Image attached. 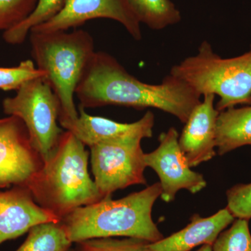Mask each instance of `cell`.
<instances>
[{
    "instance_id": "cell-26",
    "label": "cell",
    "mask_w": 251,
    "mask_h": 251,
    "mask_svg": "<svg viewBox=\"0 0 251 251\" xmlns=\"http://www.w3.org/2000/svg\"><path fill=\"white\" fill-rule=\"evenodd\" d=\"M76 251L72 250V249H69V251Z\"/></svg>"
},
{
    "instance_id": "cell-22",
    "label": "cell",
    "mask_w": 251,
    "mask_h": 251,
    "mask_svg": "<svg viewBox=\"0 0 251 251\" xmlns=\"http://www.w3.org/2000/svg\"><path fill=\"white\" fill-rule=\"evenodd\" d=\"M38 0H0V31H8L26 19Z\"/></svg>"
},
{
    "instance_id": "cell-13",
    "label": "cell",
    "mask_w": 251,
    "mask_h": 251,
    "mask_svg": "<svg viewBox=\"0 0 251 251\" xmlns=\"http://www.w3.org/2000/svg\"><path fill=\"white\" fill-rule=\"evenodd\" d=\"M185 123L179 145L191 168L216 156V126L219 112L214 106L215 95L206 94Z\"/></svg>"
},
{
    "instance_id": "cell-21",
    "label": "cell",
    "mask_w": 251,
    "mask_h": 251,
    "mask_svg": "<svg viewBox=\"0 0 251 251\" xmlns=\"http://www.w3.org/2000/svg\"><path fill=\"white\" fill-rule=\"evenodd\" d=\"M76 244V251H151L149 247L150 242L135 238H97Z\"/></svg>"
},
{
    "instance_id": "cell-1",
    "label": "cell",
    "mask_w": 251,
    "mask_h": 251,
    "mask_svg": "<svg viewBox=\"0 0 251 251\" xmlns=\"http://www.w3.org/2000/svg\"><path fill=\"white\" fill-rule=\"evenodd\" d=\"M75 95L84 109L107 105L156 108L183 124L201 102V96L177 77L170 74L158 85L145 83L105 52H96Z\"/></svg>"
},
{
    "instance_id": "cell-8",
    "label": "cell",
    "mask_w": 251,
    "mask_h": 251,
    "mask_svg": "<svg viewBox=\"0 0 251 251\" xmlns=\"http://www.w3.org/2000/svg\"><path fill=\"white\" fill-rule=\"evenodd\" d=\"M21 119H0V188L28 186L44 166Z\"/></svg>"
},
{
    "instance_id": "cell-10",
    "label": "cell",
    "mask_w": 251,
    "mask_h": 251,
    "mask_svg": "<svg viewBox=\"0 0 251 251\" xmlns=\"http://www.w3.org/2000/svg\"><path fill=\"white\" fill-rule=\"evenodd\" d=\"M96 18H108L121 23L135 40L142 39L140 23L126 0H64L62 9L54 17L30 31H67Z\"/></svg>"
},
{
    "instance_id": "cell-3",
    "label": "cell",
    "mask_w": 251,
    "mask_h": 251,
    "mask_svg": "<svg viewBox=\"0 0 251 251\" xmlns=\"http://www.w3.org/2000/svg\"><path fill=\"white\" fill-rule=\"evenodd\" d=\"M89 152L70 131L27 187L41 207L62 220L81 206L104 199L88 171Z\"/></svg>"
},
{
    "instance_id": "cell-14",
    "label": "cell",
    "mask_w": 251,
    "mask_h": 251,
    "mask_svg": "<svg viewBox=\"0 0 251 251\" xmlns=\"http://www.w3.org/2000/svg\"><path fill=\"white\" fill-rule=\"evenodd\" d=\"M235 220L227 207L209 217L194 214L184 229L149 244L151 251H190L198 246H212L219 234Z\"/></svg>"
},
{
    "instance_id": "cell-19",
    "label": "cell",
    "mask_w": 251,
    "mask_h": 251,
    "mask_svg": "<svg viewBox=\"0 0 251 251\" xmlns=\"http://www.w3.org/2000/svg\"><path fill=\"white\" fill-rule=\"evenodd\" d=\"M249 220L235 219L232 226L223 231L212 245L213 251H251Z\"/></svg>"
},
{
    "instance_id": "cell-20",
    "label": "cell",
    "mask_w": 251,
    "mask_h": 251,
    "mask_svg": "<svg viewBox=\"0 0 251 251\" xmlns=\"http://www.w3.org/2000/svg\"><path fill=\"white\" fill-rule=\"evenodd\" d=\"M46 76L30 59L23 61L16 67H0V90L17 91L28 81Z\"/></svg>"
},
{
    "instance_id": "cell-7",
    "label": "cell",
    "mask_w": 251,
    "mask_h": 251,
    "mask_svg": "<svg viewBox=\"0 0 251 251\" xmlns=\"http://www.w3.org/2000/svg\"><path fill=\"white\" fill-rule=\"evenodd\" d=\"M141 141L128 139L90 147L94 181L104 198L133 185L148 184Z\"/></svg>"
},
{
    "instance_id": "cell-17",
    "label": "cell",
    "mask_w": 251,
    "mask_h": 251,
    "mask_svg": "<svg viewBox=\"0 0 251 251\" xmlns=\"http://www.w3.org/2000/svg\"><path fill=\"white\" fill-rule=\"evenodd\" d=\"M72 242L62 222H49L31 227L25 242L16 251H68Z\"/></svg>"
},
{
    "instance_id": "cell-5",
    "label": "cell",
    "mask_w": 251,
    "mask_h": 251,
    "mask_svg": "<svg viewBox=\"0 0 251 251\" xmlns=\"http://www.w3.org/2000/svg\"><path fill=\"white\" fill-rule=\"evenodd\" d=\"M170 74L184 81L201 96H219L216 105L219 112L246 105L251 97V49L238 57L222 58L204 41L196 55L173 66Z\"/></svg>"
},
{
    "instance_id": "cell-2",
    "label": "cell",
    "mask_w": 251,
    "mask_h": 251,
    "mask_svg": "<svg viewBox=\"0 0 251 251\" xmlns=\"http://www.w3.org/2000/svg\"><path fill=\"white\" fill-rule=\"evenodd\" d=\"M159 182L120 200L112 196L77 208L61 220L72 243L97 238L126 237L150 243L164 238L152 219V209L161 196Z\"/></svg>"
},
{
    "instance_id": "cell-24",
    "label": "cell",
    "mask_w": 251,
    "mask_h": 251,
    "mask_svg": "<svg viewBox=\"0 0 251 251\" xmlns=\"http://www.w3.org/2000/svg\"><path fill=\"white\" fill-rule=\"evenodd\" d=\"M197 251H213L212 246L207 245V244L202 245V247L200 248Z\"/></svg>"
},
{
    "instance_id": "cell-25",
    "label": "cell",
    "mask_w": 251,
    "mask_h": 251,
    "mask_svg": "<svg viewBox=\"0 0 251 251\" xmlns=\"http://www.w3.org/2000/svg\"><path fill=\"white\" fill-rule=\"evenodd\" d=\"M246 105H251V97L249 99V100H248L247 103Z\"/></svg>"
},
{
    "instance_id": "cell-16",
    "label": "cell",
    "mask_w": 251,
    "mask_h": 251,
    "mask_svg": "<svg viewBox=\"0 0 251 251\" xmlns=\"http://www.w3.org/2000/svg\"><path fill=\"white\" fill-rule=\"evenodd\" d=\"M140 23L160 30L179 23L181 14L171 0H126Z\"/></svg>"
},
{
    "instance_id": "cell-12",
    "label": "cell",
    "mask_w": 251,
    "mask_h": 251,
    "mask_svg": "<svg viewBox=\"0 0 251 251\" xmlns=\"http://www.w3.org/2000/svg\"><path fill=\"white\" fill-rule=\"evenodd\" d=\"M59 221L37 204L27 186L0 191V245L21 237L37 225Z\"/></svg>"
},
{
    "instance_id": "cell-6",
    "label": "cell",
    "mask_w": 251,
    "mask_h": 251,
    "mask_svg": "<svg viewBox=\"0 0 251 251\" xmlns=\"http://www.w3.org/2000/svg\"><path fill=\"white\" fill-rule=\"evenodd\" d=\"M3 111L21 119L31 143L46 161L55 151L65 130L58 126L59 99L45 77H38L21 86L14 97L5 98Z\"/></svg>"
},
{
    "instance_id": "cell-15",
    "label": "cell",
    "mask_w": 251,
    "mask_h": 251,
    "mask_svg": "<svg viewBox=\"0 0 251 251\" xmlns=\"http://www.w3.org/2000/svg\"><path fill=\"white\" fill-rule=\"evenodd\" d=\"M245 145L251 146V105L220 112L216 126L218 154L223 156Z\"/></svg>"
},
{
    "instance_id": "cell-23",
    "label": "cell",
    "mask_w": 251,
    "mask_h": 251,
    "mask_svg": "<svg viewBox=\"0 0 251 251\" xmlns=\"http://www.w3.org/2000/svg\"><path fill=\"white\" fill-rule=\"evenodd\" d=\"M226 196L227 208L235 219H251V183L232 186Z\"/></svg>"
},
{
    "instance_id": "cell-11",
    "label": "cell",
    "mask_w": 251,
    "mask_h": 251,
    "mask_svg": "<svg viewBox=\"0 0 251 251\" xmlns=\"http://www.w3.org/2000/svg\"><path fill=\"white\" fill-rule=\"evenodd\" d=\"M79 116L76 120L62 126L70 131L85 146L100 143L128 139L151 138L154 126V115L148 111L138 121L133 123H120L102 117L92 116L78 107Z\"/></svg>"
},
{
    "instance_id": "cell-18",
    "label": "cell",
    "mask_w": 251,
    "mask_h": 251,
    "mask_svg": "<svg viewBox=\"0 0 251 251\" xmlns=\"http://www.w3.org/2000/svg\"><path fill=\"white\" fill-rule=\"evenodd\" d=\"M64 0H38L35 9L22 23L4 31L3 39L10 45H19L25 41L32 28L54 17L62 9Z\"/></svg>"
},
{
    "instance_id": "cell-4",
    "label": "cell",
    "mask_w": 251,
    "mask_h": 251,
    "mask_svg": "<svg viewBox=\"0 0 251 251\" xmlns=\"http://www.w3.org/2000/svg\"><path fill=\"white\" fill-rule=\"evenodd\" d=\"M29 33L32 58L59 99L62 127L79 116L74 95L96 53L93 37L82 29Z\"/></svg>"
},
{
    "instance_id": "cell-9",
    "label": "cell",
    "mask_w": 251,
    "mask_h": 251,
    "mask_svg": "<svg viewBox=\"0 0 251 251\" xmlns=\"http://www.w3.org/2000/svg\"><path fill=\"white\" fill-rule=\"evenodd\" d=\"M179 133L174 127L160 135L158 148L145 153L147 167L152 168L160 179L161 199L164 202L174 201L176 193L186 189L193 194L206 186L202 175L191 170L179 145Z\"/></svg>"
}]
</instances>
